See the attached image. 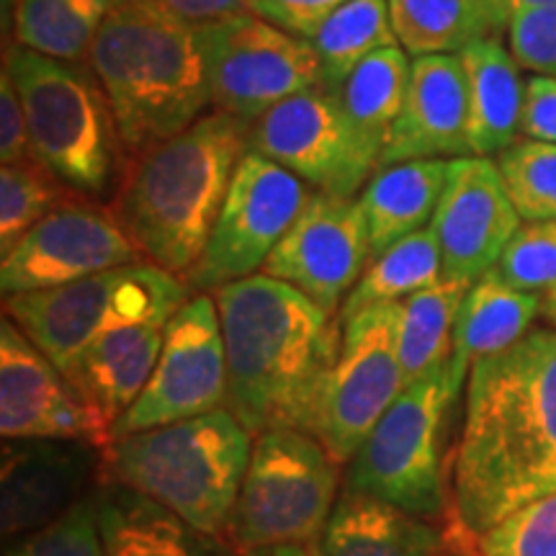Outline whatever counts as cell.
Here are the masks:
<instances>
[{
	"mask_svg": "<svg viewBox=\"0 0 556 556\" xmlns=\"http://www.w3.org/2000/svg\"><path fill=\"white\" fill-rule=\"evenodd\" d=\"M556 492V330L471 364L454 448L446 548L471 546L500 520Z\"/></svg>",
	"mask_w": 556,
	"mask_h": 556,
	"instance_id": "obj_1",
	"label": "cell"
},
{
	"mask_svg": "<svg viewBox=\"0 0 556 556\" xmlns=\"http://www.w3.org/2000/svg\"><path fill=\"white\" fill-rule=\"evenodd\" d=\"M227 351V409L258 438L266 430L315 435L336 371L343 323L315 299L268 274L214 291Z\"/></svg>",
	"mask_w": 556,
	"mask_h": 556,
	"instance_id": "obj_2",
	"label": "cell"
},
{
	"mask_svg": "<svg viewBox=\"0 0 556 556\" xmlns=\"http://www.w3.org/2000/svg\"><path fill=\"white\" fill-rule=\"evenodd\" d=\"M245 152L248 124L208 111L186 131L127 160L111 208L144 261L180 278L191 274Z\"/></svg>",
	"mask_w": 556,
	"mask_h": 556,
	"instance_id": "obj_3",
	"label": "cell"
},
{
	"mask_svg": "<svg viewBox=\"0 0 556 556\" xmlns=\"http://www.w3.org/2000/svg\"><path fill=\"white\" fill-rule=\"evenodd\" d=\"M114 111L127 160L197 124L212 106L199 26L119 0L88 58Z\"/></svg>",
	"mask_w": 556,
	"mask_h": 556,
	"instance_id": "obj_4",
	"label": "cell"
},
{
	"mask_svg": "<svg viewBox=\"0 0 556 556\" xmlns=\"http://www.w3.org/2000/svg\"><path fill=\"white\" fill-rule=\"evenodd\" d=\"M253 443L250 430L222 407L116 438L101 456V482L142 492L197 531L225 539Z\"/></svg>",
	"mask_w": 556,
	"mask_h": 556,
	"instance_id": "obj_5",
	"label": "cell"
},
{
	"mask_svg": "<svg viewBox=\"0 0 556 556\" xmlns=\"http://www.w3.org/2000/svg\"><path fill=\"white\" fill-rule=\"evenodd\" d=\"M3 70L24 103L34 157L70 189L90 199L114 197L127 150L88 62H62L11 45L3 52Z\"/></svg>",
	"mask_w": 556,
	"mask_h": 556,
	"instance_id": "obj_6",
	"label": "cell"
},
{
	"mask_svg": "<svg viewBox=\"0 0 556 556\" xmlns=\"http://www.w3.org/2000/svg\"><path fill=\"white\" fill-rule=\"evenodd\" d=\"M189 283L142 261L58 289L5 296L3 307L62 374L96 340L127 325L168 319L189 302Z\"/></svg>",
	"mask_w": 556,
	"mask_h": 556,
	"instance_id": "obj_7",
	"label": "cell"
},
{
	"mask_svg": "<svg viewBox=\"0 0 556 556\" xmlns=\"http://www.w3.org/2000/svg\"><path fill=\"white\" fill-rule=\"evenodd\" d=\"M338 503V462L315 435L266 430L255 438L248 475L225 533L232 552L315 544Z\"/></svg>",
	"mask_w": 556,
	"mask_h": 556,
	"instance_id": "obj_8",
	"label": "cell"
},
{
	"mask_svg": "<svg viewBox=\"0 0 556 556\" xmlns=\"http://www.w3.org/2000/svg\"><path fill=\"white\" fill-rule=\"evenodd\" d=\"M462 387L464 381L448 358L402 389L351 458L348 490L379 497L420 518H438L446 507L441 426Z\"/></svg>",
	"mask_w": 556,
	"mask_h": 556,
	"instance_id": "obj_9",
	"label": "cell"
},
{
	"mask_svg": "<svg viewBox=\"0 0 556 556\" xmlns=\"http://www.w3.org/2000/svg\"><path fill=\"white\" fill-rule=\"evenodd\" d=\"M212 109L248 127L291 96L323 86L309 39L278 29L253 11L199 26Z\"/></svg>",
	"mask_w": 556,
	"mask_h": 556,
	"instance_id": "obj_10",
	"label": "cell"
},
{
	"mask_svg": "<svg viewBox=\"0 0 556 556\" xmlns=\"http://www.w3.org/2000/svg\"><path fill=\"white\" fill-rule=\"evenodd\" d=\"M309 197L302 178L274 160L248 150L235 168L204 253L186 276L189 289L208 294L258 274Z\"/></svg>",
	"mask_w": 556,
	"mask_h": 556,
	"instance_id": "obj_11",
	"label": "cell"
},
{
	"mask_svg": "<svg viewBox=\"0 0 556 556\" xmlns=\"http://www.w3.org/2000/svg\"><path fill=\"white\" fill-rule=\"evenodd\" d=\"M227 351L217 299L197 294L165 325V343L139 400L114 426L116 438L173 426L227 407Z\"/></svg>",
	"mask_w": 556,
	"mask_h": 556,
	"instance_id": "obj_12",
	"label": "cell"
},
{
	"mask_svg": "<svg viewBox=\"0 0 556 556\" xmlns=\"http://www.w3.org/2000/svg\"><path fill=\"white\" fill-rule=\"evenodd\" d=\"M397 328L400 304L368 307L343 323V345L315 428V438L338 464L358 454L379 417L405 389Z\"/></svg>",
	"mask_w": 556,
	"mask_h": 556,
	"instance_id": "obj_13",
	"label": "cell"
},
{
	"mask_svg": "<svg viewBox=\"0 0 556 556\" xmlns=\"http://www.w3.org/2000/svg\"><path fill=\"white\" fill-rule=\"evenodd\" d=\"M248 150L332 197H356L381 168L323 86L291 96L250 124Z\"/></svg>",
	"mask_w": 556,
	"mask_h": 556,
	"instance_id": "obj_14",
	"label": "cell"
},
{
	"mask_svg": "<svg viewBox=\"0 0 556 556\" xmlns=\"http://www.w3.org/2000/svg\"><path fill=\"white\" fill-rule=\"evenodd\" d=\"M135 240L114 208L96 206L86 193L47 214L0 261L3 296L58 289L103 270L142 263Z\"/></svg>",
	"mask_w": 556,
	"mask_h": 556,
	"instance_id": "obj_15",
	"label": "cell"
},
{
	"mask_svg": "<svg viewBox=\"0 0 556 556\" xmlns=\"http://www.w3.org/2000/svg\"><path fill=\"white\" fill-rule=\"evenodd\" d=\"M368 261L371 245L358 199L315 191L268 255L263 274L291 283L340 317V307Z\"/></svg>",
	"mask_w": 556,
	"mask_h": 556,
	"instance_id": "obj_16",
	"label": "cell"
},
{
	"mask_svg": "<svg viewBox=\"0 0 556 556\" xmlns=\"http://www.w3.org/2000/svg\"><path fill=\"white\" fill-rule=\"evenodd\" d=\"M0 433L5 441L88 443L101 456L114 446L65 374L9 315L0 323Z\"/></svg>",
	"mask_w": 556,
	"mask_h": 556,
	"instance_id": "obj_17",
	"label": "cell"
},
{
	"mask_svg": "<svg viewBox=\"0 0 556 556\" xmlns=\"http://www.w3.org/2000/svg\"><path fill=\"white\" fill-rule=\"evenodd\" d=\"M518 227L520 214L505 189L497 160L451 157L446 189L430 219L441 248L443 278L471 287L497 266Z\"/></svg>",
	"mask_w": 556,
	"mask_h": 556,
	"instance_id": "obj_18",
	"label": "cell"
},
{
	"mask_svg": "<svg viewBox=\"0 0 556 556\" xmlns=\"http://www.w3.org/2000/svg\"><path fill=\"white\" fill-rule=\"evenodd\" d=\"M101 482V454L75 441H11L0 467V531L3 539L52 523Z\"/></svg>",
	"mask_w": 556,
	"mask_h": 556,
	"instance_id": "obj_19",
	"label": "cell"
},
{
	"mask_svg": "<svg viewBox=\"0 0 556 556\" xmlns=\"http://www.w3.org/2000/svg\"><path fill=\"white\" fill-rule=\"evenodd\" d=\"M469 155V80L458 54L413 58L405 103L394 122L381 168L407 160Z\"/></svg>",
	"mask_w": 556,
	"mask_h": 556,
	"instance_id": "obj_20",
	"label": "cell"
},
{
	"mask_svg": "<svg viewBox=\"0 0 556 556\" xmlns=\"http://www.w3.org/2000/svg\"><path fill=\"white\" fill-rule=\"evenodd\" d=\"M165 325V319H150L109 332L65 371L78 397L111 435L116 420L135 405L155 371Z\"/></svg>",
	"mask_w": 556,
	"mask_h": 556,
	"instance_id": "obj_21",
	"label": "cell"
},
{
	"mask_svg": "<svg viewBox=\"0 0 556 556\" xmlns=\"http://www.w3.org/2000/svg\"><path fill=\"white\" fill-rule=\"evenodd\" d=\"M96 503L106 556H238L225 539L197 531L129 486L101 482Z\"/></svg>",
	"mask_w": 556,
	"mask_h": 556,
	"instance_id": "obj_22",
	"label": "cell"
},
{
	"mask_svg": "<svg viewBox=\"0 0 556 556\" xmlns=\"http://www.w3.org/2000/svg\"><path fill=\"white\" fill-rule=\"evenodd\" d=\"M309 546L315 556H441L446 533L397 505L345 490Z\"/></svg>",
	"mask_w": 556,
	"mask_h": 556,
	"instance_id": "obj_23",
	"label": "cell"
},
{
	"mask_svg": "<svg viewBox=\"0 0 556 556\" xmlns=\"http://www.w3.org/2000/svg\"><path fill=\"white\" fill-rule=\"evenodd\" d=\"M469 80V155L492 157L518 142L526 86L503 41L484 39L458 52Z\"/></svg>",
	"mask_w": 556,
	"mask_h": 556,
	"instance_id": "obj_24",
	"label": "cell"
},
{
	"mask_svg": "<svg viewBox=\"0 0 556 556\" xmlns=\"http://www.w3.org/2000/svg\"><path fill=\"white\" fill-rule=\"evenodd\" d=\"M446 176L448 160H407L374 173L358 197L371 261L433 219Z\"/></svg>",
	"mask_w": 556,
	"mask_h": 556,
	"instance_id": "obj_25",
	"label": "cell"
},
{
	"mask_svg": "<svg viewBox=\"0 0 556 556\" xmlns=\"http://www.w3.org/2000/svg\"><path fill=\"white\" fill-rule=\"evenodd\" d=\"M539 315H544V296L513 289L495 268L486 270L458 307L451 353L456 377L464 381L475 361L516 345L533 330Z\"/></svg>",
	"mask_w": 556,
	"mask_h": 556,
	"instance_id": "obj_26",
	"label": "cell"
},
{
	"mask_svg": "<svg viewBox=\"0 0 556 556\" xmlns=\"http://www.w3.org/2000/svg\"><path fill=\"white\" fill-rule=\"evenodd\" d=\"M409 65V54L392 45L366 58L340 86L328 88L361 142L379 157V165L405 103Z\"/></svg>",
	"mask_w": 556,
	"mask_h": 556,
	"instance_id": "obj_27",
	"label": "cell"
},
{
	"mask_svg": "<svg viewBox=\"0 0 556 556\" xmlns=\"http://www.w3.org/2000/svg\"><path fill=\"white\" fill-rule=\"evenodd\" d=\"M389 16L397 45L409 58L458 54L507 29L482 0H389Z\"/></svg>",
	"mask_w": 556,
	"mask_h": 556,
	"instance_id": "obj_28",
	"label": "cell"
},
{
	"mask_svg": "<svg viewBox=\"0 0 556 556\" xmlns=\"http://www.w3.org/2000/svg\"><path fill=\"white\" fill-rule=\"evenodd\" d=\"M119 0H16L13 45L62 62H88Z\"/></svg>",
	"mask_w": 556,
	"mask_h": 556,
	"instance_id": "obj_29",
	"label": "cell"
},
{
	"mask_svg": "<svg viewBox=\"0 0 556 556\" xmlns=\"http://www.w3.org/2000/svg\"><path fill=\"white\" fill-rule=\"evenodd\" d=\"M441 278V248H438L435 232L428 225L394 242L379 258L368 263L364 276L358 278V283L340 307V323L368 307L405 302L407 296L433 287Z\"/></svg>",
	"mask_w": 556,
	"mask_h": 556,
	"instance_id": "obj_30",
	"label": "cell"
},
{
	"mask_svg": "<svg viewBox=\"0 0 556 556\" xmlns=\"http://www.w3.org/2000/svg\"><path fill=\"white\" fill-rule=\"evenodd\" d=\"M467 291V283L441 278L433 287L400 302L397 351L405 387L451 358L456 315Z\"/></svg>",
	"mask_w": 556,
	"mask_h": 556,
	"instance_id": "obj_31",
	"label": "cell"
},
{
	"mask_svg": "<svg viewBox=\"0 0 556 556\" xmlns=\"http://www.w3.org/2000/svg\"><path fill=\"white\" fill-rule=\"evenodd\" d=\"M323 65V88H336L366 58L397 45L389 0H345L309 39Z\"/></svg>",
	"mask_w": 556,
	"mask_h": 556,
	"instance_id": "obj_32",
	"label": "cell"
},
{
	"mask_svg": "<svg viewBox=\"0 0 556 556\" xmlns=\"http://www.w3.org/2000/svg\"><path fill=\"white\" fill-rule=\"evenodd\" d=\"M80 191L70 189L65 180L41 165L37 157L0 170V258L24 238L47 214L67 204Z\"/></svg>",
	"mask_w": 556,
	"mask_h": 556,
	"instance_id": "obj_33",
	"label": "cell"
},
{
	"mask_svg": "<svg viewBox=\"0 0 556 556\" xmlns=\"http://www.w3.org/2000/svg\"><path fill=\"white\" fill-rule=\"evenodd\" d=\"M513 206L526 222H556V144L518 139L497 155Z\"/></svg>",
	"mask_w": 556,
	"mask_h": 556,
	"instance_id": "obj_34",
	"label": "cell"
},
{
	"mask_svg": "<svg viewBox=\"0 0 556 556\" xmlns=\"http://www.w3.org/2000/svg\"><path fill=\"white\" fill-rule=\"evenodd\" d=\"M3 556H106L96 492L78 500L52 523L13 539Z\"/></svg>",
	"mask_w": 556,
	"mask_h": 556,
	"instance_id": "obj_35",
	"label": "cell"
},
{
	"mask_svg": "<svg viewBox=\"0 0 556 556\" xmlns=\"http://www.w3.org/2000/svg\"><path fill=\"white\" fill-rule=\"evenodd\" d=\"M471 556H556V492L518 507L484 531Z\"/></svg>",
	"mask_w": 556,
	"mask_h": 556,
	"instance_id": "obj_36",
	"label": "cell"
},
{
	"mask_svg": "<svg viewBox=\"0 0 556 556\" xmlns=\"http://www.w3.org/2000/svg\"><path fill=\"white\" fill-rule=\"evenodd\" d=\"M497 276L528 294L556 291V222H526L497 261Z\"/></svg>",
	"mask_w": 556,
	"mask_h": 556,
	"instance_id": "obj_37",
	"label": "cell"
},
{
	"mask_svg": "<svg viewBox=\"0 0 556 556\" xmlns=\"http://www.w3.org/2000/svg\"><path fill=\"white\" fill-rule=\"evenodd\" d=\"M507 45L520 70H531L533 75H556V0L513 11Z\"/></svg>",
	"mask_w": 556,
	"mask_h": 556,
	"instance_id": "obj_38",
	"label": "cell"
},
{
	"mask_svg": "<svg viewBox=\"0 0 556 556\" xmlns=\"http://www.w3.org/2000/svg\"><path fill=\"white\" fill-rule=\"evenodd\" d=\"M343 3L345 0H250V11L294 37L312 39Z\"/></svg>",
	"mask_w": 556,
	"mask_h": 556,
	"instance_id": "obj_39",
	"label": "cell"
},
{
	"mask_svg": "<svg viewBox=\"0 0 556 556\" xmlns=\"http://www.w3.org/2000/svg\"><path fill=\"white\" fill-rule=\"evenodd\" d=\"M31 157L34 150L24 103H21L11 75L3 70L0 73V160H3V165H16Z\"/></svg>",
	"mask_w": 556,
	"mask_h": 556,
	"instance_id": "obj_40",
	"label": "cell"
},
{
	"mask_svg": "<svg viewBox=\"0 0 556 556\" xmlns=\"http://www.w3.org/2000/svg\"><path fill=\"white\" fill-rule=\"evenodd\" d=\"M520 135L556 144V75H533L526 83Z\"/></svg>",
	"mask_w": 556,
	"mask_h": 556,
	"instance_id": "obj_41",
	"label": "cell"
},
{
	"mask_svg": "<svg viewBox=\"0 0 556 556\" xmlns=\"http://www.w3.org/2000/svg\"><path fill=\"white\" fill-rule=\"evenodd\" d=\"M139 3L155 5V9L189 21L193 26L250 11V0H139Z\"/></svg>",
	"mask_w": 556,
	"mask_h": 556,
	"instance_id": "obj_42",
	"label": "cell"
},
{
	"mask_svg": "<svg viewBox=\"0 0 556 556\" xmlns=\"http://www.w3.org/2000/svg\"><path fill=\"white\" fill-rule=\"evenodd\" d=\"M242 556H315V552H312V546L307 544H281V546L255 548V552H248Z\"/></svg>",
	"mask_w": 556,
	"mask_h": 556,
	"instance_id": "obj_43",
	"label": "cell"
},
{
	"mask_svg": "<svg viewBox=\"0 0 556 556\" xmlns=\"http://www.w3.org/2000/svg\"><path fill=\"white\" fill-rule=\"evenodd\" d=\"M486 9H492L497 13L500 18L505 21V24H510V16H513V0H482Z\"/></svg>",
	"mask_w": 556,
	"mask_h": 556,
	"instance_id": "obj_44",
	"label": "cell"
},
{
	"mask_svg": "<svg viewBox=\"0 0 556 556\" xmlns=\"http://www.w3.org/2000/svg\"><path fill=\"white\" fill-rule=\"evenodd\" d=\"M544 3H554V0H513V11L528 9V5H544Z\"/></svg>",
	"mask_w": 556,
	"mask_h": 556,
	"instance_id": "obj_45",
	"label": "cell"
},
{
	"mask_svg": "<svg viewBox=\"0 0 556 556\" xmlns=\"http://www.w3.org/2000/svg\"><path fill=\"white\" fill-rule=\"evenodd\" d=\"M544 315L556 325V302H546L544 299Z\"/></svg>",
	"mask_w": 556,
	"mask_h": 556,
	"instance_id": "obj_46",
	"label": "cell"
},
{
	"mask_svg": "<svg viewBox=\"0 0 556 556\" xmlns=\"http://www.w3.org/2000/svg\"><path fill=\"white\" fill-rule=\"evenodd\" d=\"M544 299H546V302H556V291H552V294H546Z\"/></svg>",
	"mask_w": 556,
	"mask_h": 556,
	"instance_id": "obj_47",
	"label": "cell"
},
{
	"mask_svg": "<svg viewBox=\"0 0 556 556\" xmlns=\"http://www.w3.org/2000/svg\"><path fill=\"white\" fill-rule=\"evenodd\" d=\"M441 556H464V554H454V552H448V554H441Z\"/></svg>",
	"mask_w": 556,
	"mask_h": 556,
	"instance_id": "obj_48",
	"label": "cell"
}]
</instances>
